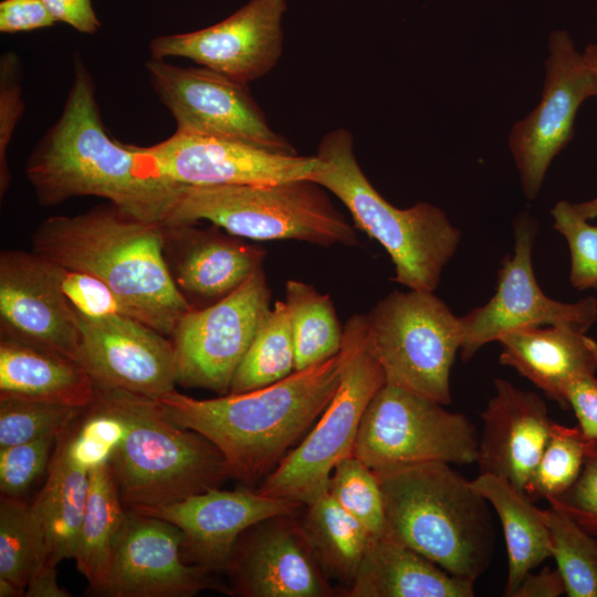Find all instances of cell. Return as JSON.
I'll return each mask as SVG.
<instances>
[{"mask_svg":"<svg viewBox=\"0 0 597 597\" xmlns=\"http://www.w3.org/2000/svg\"><path fill=\"white\" fill-rule=\"evenodd\" d=\"M328 492L371 535L386 530L383 494L375 472L359 458L352 454L334 468Z\"/></svg>","mask_w":597,"mask_h":597,"instance_id":"cell-37","label":"cell"},{"mask_svg":"<svg viewBox=\"0 0 597 597\" xmlns=\"http://www.w3.org/2000/svg\"><path fill=\"white\" fill-rule=\"evenodd\" d=\"M182 538L172 523L127 510L106 578L94 596L191 597L206 589L227 593L210 570L185 562Z\"/></svg>","mask_w":597,"mask_h":597,"instance_id":"cell-17","label":"cell"},{"mask_svg":"<svg viewBox=\"0 0 597 597\" xmlns=\"http://www.w3.org/2000/svg\"><path fill=\"white\" fill-rule=\"evenodd\" d=\"M27 597H70L57 583L56 567L43 565L31 576L25 588Z\"/></svg>","mask_w":597,"mask_h":597,"instance_id":"cell-47","label":"cell"},{"mask_svg":"<svg viewBox=\"0 0 597 597\" xmlns=\"http://www.w3.org/2000/svg\"><path fill=\"white\" fill-rule=\"evenodd\" d=\"M548 503L562 506L584 528L597 533V454L588 455L572 488Z\"/></svg>","mask_w":597,"mask_h":597,"instance_id":"cell-42","label":"cell"},{"mask_svg":"<svg viewBox=\"0 0 597 597\" xmlns=\"http://www.w3.org/2000/svg\"><path fill=\"white\" fill-rule=\"evenodd\" d=\"M315 157L308 179L338 198L354 227L383 245L395 268L392 280L410 290L433 292L461 240L446 212L426 201L400 209L386 200L362 170L346 128L325 134Z\"/></svg>","mask_w":597,"mask_h":597,"instance_id":"cell-6","label":"cell"},{"mask_svg":"<svg viewBox=\"0 0 597 597\" xmlns=\"http://www.w3.org/2000/svg\"><path fill=\"white\" fill-rule=\"evenodd\" d=\"M562 594H565V585L559 572L544 567L537 574L527 573L512 597H558Z\"/></svg>","mask_w":597,"mask_h":597,"instance_id":"cell-46","label":"cell"},{"mask_svg":"<svg viewBox=\"0 0 597 597\" xmlns=\"http://www.w3.org/2000/svg\"><path fill=\"white\" fill-rule=\"evenodd\" d=\"M0 394L86 408L94 383L77 360L1 332Z\"/></svg>","mask_w":597,"mask_h":597,"instance_id":"cell-27","label":"cell"},{"mask_svg":"<svg viewBox=\"0 0 597 597\" xmlns=\"http://www.w3.org/2000/svg\"><path fill=\"white\" fill-rule=\"evenodd\" d=\"M76 315L77 362L94 384L154 399L175 390V353L168 336L127 315Z\"/></svg>","mask_w":597,"mask_h":597,"instance_id":"cell-18","label":"cell"},{"mask_svg":"<svg viewBox=\"0 0 597 597\" xmlns=\"http://www.w3.org/2000/svg\"><path fill=\"white\" fill-rule=\"evenodd\" d=\"M270 306L271 290L260 269L222 300L186 312L169 336L177 384L229 394L235 370Z\"/></svg>","mask_w":597,"mask_h":597,"instance_id":"cell-11","label":"cell"},{"mask_svg":"<svg viewBox=\"0 0 597 597\" xmlns=\"http://www.w3.org/2000/svg\"><path fill=\"white\" fill-rule=\"evenodd\" d=\"M596 81L566 30H554L547 42L542 97L535 108L515 122L509 148L520 174L524 196L538 195L553 159L574 137L580 105L595 97Z\"/></svg>","mask_w":597,"mask_h":597,"instance_id":"cell-13","label":"cell"},{"mask_svg":"<svg viewBox=\"0 0 597 597\" xmlns=\"http://www.w3.org/2000/svg\"><path fill=\"white\" fill-rule=\"evenodd\" d=\"M56 21L64 22L81 33L97 32L101 22L92 0H41Z\"/></svg>","mask_w":597,"mask_h":597,"instance_id":"cell-45","label":"cell"},{"mask_svg":"<svg viewBox=\"0 0 597 597\" xmlns=\"http://www.w3.org/2000/svg\"><path fill=\"white\" fill-rule=\"evenodd\" d=\"M551 214L554 229L564 235L570 251L569 281L578 291L597 290V224L579 216L574 205L558 201Z\"/></svg>","mask_w":597,"mask_h":597,"instance_id":"cell-38","label":"cell"},{"mask_svg":"<svg viewBox=\"0 0 597 597\" xmlns=\"http://www.w3.org/2000/svg\"><path fill=\"white\" fill-rule=\"evenodd\" d=\"M368 341L386 384L442 405L461 348L460 317L433 292L394 291L366 315Z\"/></svg>","mask_w":597,"mask_h":597,"instance_id":"cell-9","label":"cell"},{"mask_svg":"<svg viewBox=\"0 0 597 597\" xmlns=\"http://www.w3.org/2000/svg\"><path fill=\"white\" fill-rule=\"evenodd\" d=\"M346 358L342 343L335 356L259 389L212 399L175 389L157 401L174 422L202 434L221 451L233 479L252 486L273 471L325 410Z\"/></svg>","mask_w":597,"mask_h":597,"instance_id":"cell-2","label":"cell"},{"mask_svg":"<svg viewBox=\"0 0 597 597\" xmlns=\"http://www.w3.org/2000/svg\"><path fill=\"white\" fill-rule=\"evenodd\" d=\"M201 220L254 241L295 240L321 247L358 244L355 227L327 190L308 178L268 184L178 185L163 224Z\"/></svg>","mask_w":597,"mask_h":597,"instance_id":"cell-7","label":"cell"},{"mask_svg":"<svg viewBox=\"0 0 597 597\" xmlns=\"http://www.w3.org/2000/svg\"><path fill=\"white\" fill-rule=\"evenodd\" d=\"M44 555L30 504L22 498L0 496V577L24 591Z\"/></svg>","mask_w":597,"mask_h":597,"instance_id":"cell-34","label":"cell"},{"mask_svg":"<svg viewBox=\"0 0 597 597\" xmlns=\"http://www.w3.org/2000/svg\"><path fill=\"white\" fill-rule=\"evenodd\" d=\"M32 244L48 261L100 279L133 317L168 337L192 308L171 277L160 222L102 205L76 216L46 218L34 231Z\"/></svg>","mask_w":597,"mask_h":597,"instance_id":"cell-3","label":"cell"},{"mask_svg":"<svg viewBox=\"0 0 597 597\" xmlns=\"http://www.w3.org/2000/svg\"><path fill=\"white\" fill-rule=\"evenodd\" d=\"M304 506L296 501L263 495L244 485L231 491L213 488L138 513L176 525L184 535L185 562L212 573L224 570L239 537L248 528L269 517L300 514Z\"/></svg>","mask_w":597,"mask_h":597,"instance_id":"cell-20","label":"cell"},{"mask_svg":"<svg viewBox=\"0 0 597 597\" xmlns=\"http://www.w3.org/2000/svg\"><path fill=\"white\" fill-rule=\"evenodd\" d=\"M536 226L522 213L514 223V254L499 270L496 293L483 306L460 316L461 358L467 362L485 344L524 327L562 325L586 332L597 318V301L586 297L564 303L546 296L532 265Z\"/></svg>","mask_w":597,"mask_h":597,"instance_id":"cell-14","label":"cell"},{"mask_svg":"<svg viewBox=\"0 0 597 597\" xmlns=\"http://www.w3.org/2000/svg\"><path fill=\"white\" fill-rule=\"evenodd\" d=\"M80 417L57 438L46 480L30 504L43 548V565L56 567L75 556L91 469L75 448Z\"/></svg>","mask_w":597,"mask_h":597,"instance_id":"cell-25","label":"cell"},{"mask_svg":"<svg viewBox=\"0 0 597 597\" xmlns=\"http://www.w3.org/2000/svg\"><path fill=\"white\" fill-rule=\"evenodd\" d=\"M573 205L577 213L586 220L597 218V197L587 201Z\"/></svg>","mask_w":597,"mask_h":597,"instance_id":"cell-48","label":"cell"},{"mask_svg":"<svg viewBox=\"0 0 597 597\" xmlns=\"http://www.w3.org/2000/svg\"><path fill=\"white\" fill-rule=\"evenodd\" d=\"M84 409L0 394V448L49 436L59 438Z\"/></svg>","mask_w":597,"mask_h":597,"instance_id":"cell-36","label":"cell"},{"mask_svg":"<svg viewBox=\"0 0 597 597\" xmlns=\"http://www.w3.org/2000/svg\"><path fill=\"white\" fill-rule=\"evenodd\" d=\"M498 342L500 363L513 367L562 408H568L569 385L597 371V342L572 327H524Z\"/></svg>","mask_w":597,"mask_h":597,"instance_id":"cell-24","label":"cell"},{"mask_svg":"<svg viewBox=\"0 0 597 597\" xmlns=\"http://www.w3.org/2000/svg\"><path fill=\"white\" fill-rule=\"evenodd\" d=\"M495 509L501 521L509 557L504 596L512 597L524 576L552 557V541L544 510L537 509L509 481L480 473L471 481Z\"/></svg>","mask_w":597,"mask_h":597,"instance_id":"cell-28","label":"cell"},{"mask_svg":"<svg viewBox=\"0 0 597 597\" xmlns=\"http://www.w3.org/2000/svg\"><path fill=\"white\" fill-rule=\"evenodd\" d=\"M285 304L292 332L295 370L317 365L339 353L342 326L329 295L298 280L285 282Z\"/></svg>","mask_w":597,"mask_h":597,"instance_id":"cell-31","label":"cell"},{"mask_svg":"<svg viewBox=\"0 0 597 597\" xmlns=\"http://www.w3.org/2000/svg\"><path fill=\"white\" fill-rule=\"evenodd\" d=\"M73 69L61 116L27 161L25 175L38 202L51 207L94 196L132 217L161 223L178 184L157 178L140 146L108 135L93 77L80 56L74 57Z\"/></svg>","mask_w":597,"mask_h":597,"instance_id":"cell-1","label":"cell"},{"mask_svg":"<svg viewBox=\"0 0 597 597\" xmlns=\"http://www.w3.org/2000/svg\"><path fill=\"white\" fill-rule=\"evenodd\" d=\"M567 402L575 412L589 455L597 454V378L595 375L573 381L567 389Z\"/></svg>","mask_w":597,"mask_h":597,"instance_id":"cell-43","label":"cell"},{"mask_svg":"<svg viewBox=\"0 0 597 597\" xmlns=\"http://www.w3.org/2000/svg\"><path fill=\"white\" fill-rule=\"evenodd\" d=\"M295 371L289 311L276 301L262 315L251 344L233 376L229 394L272 385Z\"/></svg>","mask_w":597,"mask_h":597,"instance_id":"cell-32","label":"cell"},{"mask_svg":"<svg viewBox=\"0 0 597 597\" xmlns=\"http://www.w3.org/2000/svg\"><path fill=\"white\" fill-rule=\"evenodd\" d=\"M343 345L347 358L335 395L304 439L262 480L259 493L306 505L327 491L336 464L354 453L365 410L386 380L369 345L366 315L346 321Z\"/></svg>","mask_w":597,"mask_h":597,"instance_id":"cell-8","label":"cell"},{"mask_svg":"<svg viewBox=\"0 0 597 597\" xmlns=\"http://www.w3.org/2000/svg\"><path fill=\"white\" fill-rule=\"evenodd\" d=\"M126 513L107 461L92 467L73 559L93 596L106 578Z\"/></svg>","mask_w":597,"mask_h":597,"instance_id":"cell-29","label":"cell"},{"mask_svg":"<svg viewBox=\"0 0 597 597\" xmlns=\"http://www.w3.org/2000/svg\"><path fill=\"white\" fill-rule=\"evenodd\" d=\"M0 332L77 360V315L61 292L53 263L34 251L0 254Z\"/></svg>","mask_w":597,"mask_h":597,"instance_id":"cell-21","label":"cell"},{"mask_svg":"<svg viewBox=\"0 0 597 597\" xmlns=\"http://www.w3.org/2000/svg\"><path fill=\"white\" fill-rule=\"evenodd\" d=\"M301 523L326 576L344 585L354 580L373 535L329 494L304 506Z\"/></svg>","mask_w":597,"mask_h":597,"instance_id":"cell-30","label":"cell"},{"mask_svg":"<svg viewBox=\"0 0 597 597\" xmlns=\"http://www.w3.org/2000/svg\"><path fill=\"white\" fill-rule=\"evenodd\" d=\"M593 535H595V537L597 538V533H595V534H593Z\"/></svg>","mask_w":597,"mask_h":597,"instance_id":"cell-51","label":"cell"},{"mask_svg":"<svg viewBox=\"0 0 597 597\" xmlns=\"http://www.w3.org/2000/svg\"><path fill=\"white\" fill-rule=\"evenodd\" d=\"M443 406L385 384L365 410L353 454L374 471L432 461L476 462L473 423Z\"/></svg>","mask_w":597,"mask_h":597,"instance_id":"cell-10","label":"cell"},{"mask_svg":"<svg viewBox=\"0 0 597 597\" xmlns=\"http://www.w3.org/2000/svg\"><path fill=\"white\" fill-rule=\"evenodd\" d=\"M544 510L555 558L569 597H597V538L562 506Z\"/></svg>","mask_w":597,"mask_h":597,"instance_id":"cell-33","label":"cell"},{"mask_svg":"<svg viewBox=\"0 0 597 597\" xmlns=\"http://www.w3.org/2000/svg\"><path fill=\"white\" fill-rule=\"evenodd\" d=\"M56 437L0 448L1 495L22 498L36 480L48 470Z\"/></svg>","mask_w":597,"mask_h":597,"instance_id":"cell-39","label":"cell"},{"mask_svg":"<svg viewBox=\"0 0 597 597\" xmlns=\"http://www.w3.org/2000/svg\"><path fill=\"white\" fill-rule=\"evenodd\" d=\"M301 514V513H300ZM300 514L265 519L238 540L224 568L227 594L240 597H331Z\"/></svg>","mask_w":597,"mask_h":597,"instance_id":"cell-16","label":"cell"},{"mask_svg":"<svg viewBox=\"0 0 597 597\" xmlns=\"http://www.w3.org/2000/svg\"><path fill=\"white\" fill-rule=\"evenodd\" d=\"M56 283L72 307L87 316H132L124 302L100 279L53 263ZM133 317V316H132Z\"/></svg>","mask_w":597,"mask_h":597,"instance_id":"cell-40","label":"cell"},{"mask_svg":"<svg viewBox=\"0 0 597 597\" xmlns=\"http://www.w3.org/2000/svg\"><path fill=\"white\" fill-rule=\"evenodd\" d=\"M474 580L451 575L387 533L373 535L348 597H472Z\"/></svg>","mask_w":597,"mask_h":597,"instance_id":"cell-26","label":"cell"},{"mask_svg":"<svg viewBox=\"0 0 597 597\" xmlns=\"http://www.w3.org/2000/svg\"><path fill=\"white\" fill-rule=\"evenodd\" d=\"M91 405L122 425L107 463L126 510L168 505L232 478L221 451L174 422L157 399L94 384Z\"/></svg>","mask_w":597,"mask_h":597,"instance_id":"cell-4","label":"cell"},{"mask_svg":"<svg viewBox=\"0 0 597 597\" xmlns=\"http://www.w3.org/2000/svg\"><path fill=\"white\" fill-rule=\"evenodd\" d=\"M146 70L153 88L176 119L177 130L297 154L269 126L247 84L200 65L182 67L161 59L150 57Z\"/></svg>","mask_w":597,"mask_h":597,"instance_id":"cell-12","label":"cell"},{"mask_svg":"<svg viewBox=\"0 0 597 597\" xmlns=\"http://www.w3.org/2000/svg\"><path fill=\"white\" fill-rule=\"evenodd\" d=\"M164 226V250L171 277L192 308L213 304L262 269L266 251L214 224Z\"/></svg>","mask_w":597,"mask_h":597,"instance_id":"cell-22","label":"cell"},{"mask_svg":"<svg viewBox=\"0 0 597 597\" xmlns=\"http://www.w3.org/2000/svg\"><path fill=\"white\" fill-rule=\"evenodd\" d=\"M583 56L593 72L597 86V43L588 44L583 51ZM595 98L597 100V92Z\"/></svg>","mask_w":597,"mask_h":597,"instance_id":"cell-49","label":"cell"},{"mask_svg":"<svg viewBox=\"0 0 597 597\" xmlns=\"http://www.w3.org/2000/svg\"><path fill=\"white\" fill-rule=\"evenodd\" d=\"M153 174L187 186L268 184L308 178L315 155H284L247 143L176 130L142 147Z\"/></svg>","mask_w":597,"mask_h":597,"instance_id":"cell-19","label":"cell"},{"mask_svg":"<svg viewBox=\"0 0 597 597\" xmlns=\"http://www.w3.org/2000/svg\"><path fill=\"white\" fill-rule=\"evenodd\" d=\"M24 596V591L13 583L0 577V597Z\"/></svg>","mask_w":597,"mask_h":597,"instance_id":"cell-50","label":"cell"},{"mask_svg":"<svg viewBox=\"0 0 597 597\" xmlns=\"http://www.w3.org/2000/svg\"><path fill=\"white\" fill-rule=\"evenodd\" d=\"M0 70V191L3 196L10 184L7 151L24 105L18 56L8 52L1 59Z\"/></svg>","mask_w":597,"mask_h":597,"instance_id":"cell-41","label":"cell"},{"mask_svg":"<svg viewBox=\"0 0 597 597\" xmlns=\"http://www.w3.org/2000/svg\"><path fill=\"white\" fill-rule=\"evenodd\" d=\"M495 395L481 413L476 463L480 473L509 481L524 494L548 441L554 421L544 400L505 379L493 380Z\"/></svg>","mask_w":597,"mask_h":597,"instance_id":"cell-23","label":"cell"},{"mask_svg":"<svg viewBox=\"0 0 597 597\" xmlns=\"http://www.w3.org/2000/svg\"><path fill=\"white\" fill-rule=\"evenodd\" d=\"M286 0H249L227 19L149 42L154 59L185 57L239 83L269 73L283 51Z\"/></svg>","mask_w":597,"mask_h":597,"instance_id":"cell-15","label":"cell"},{"mask_svg":"<svg viewBox=\"0 0 597 597\" xmlns=\"http://www.w3.org/2000/svg\"><path fill=\"white\" fill-rule=\"evenodd\" d=\"M374 472L385 533L451 575L475 582L492 559L494 532L490 503L472 482L440 461Z\"/></svg>","mask_w":597,"mask_h":597,"instance_id":"cell-5","label":"cell"},{"mask_svg":"<svg viewBox=\"0 0 597 597\" xmlns=\"http://www.w3.org/2000/svg\"><path fill=\"white\" fill-rule=\"evenodd\" d=\"M56 22L41 0L0 2V31L15 33L51 27Z\"/></svg>","mask_w":597,"mask_h":597,"instance_id":"cell-44","label":"cell"},{"mask_svg":"<svg viewBox=\"0 0 597 597\" xmlns=\"http://www.w3.org/2000/svg\"><path fill=\"white\" fill-rule=\"evenodd\" d=\"M588 455L589 448L579 427L554 422L524 494L532 502L561 496L577 481Z\"/></svg>","mask_w":597,"mask_h":597,"instance_id":"cell-35","label":"cell"}]
</instances>
